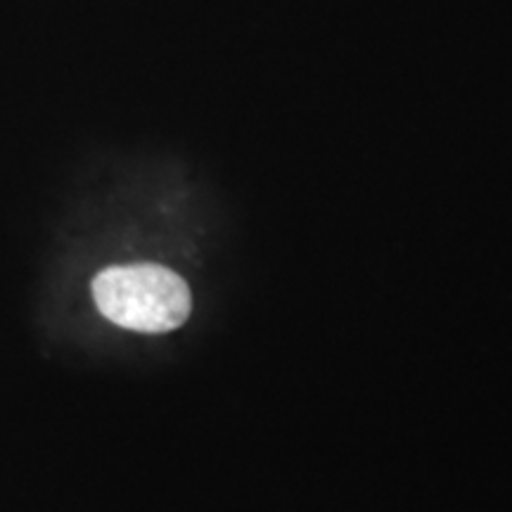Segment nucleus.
Here are the masks:
<instances>
[{
    "label": "nucleus",
    "mask_w": 512,
    "mask_h": 512,
    "mask_svg": "<svg viewBox=\"0 0 512 512\" xmlns=\"http://www.w3.org/2000/svg\"><path fill=\"white\" fill-rule=\"evenodd\" d=\"M93 299L110 323L147 335L181 328L192 311L188 283L159 264L105 268L93 280Z\"/></svg>",
    "instance_id": "f257e3e1"
}]
</instances>
